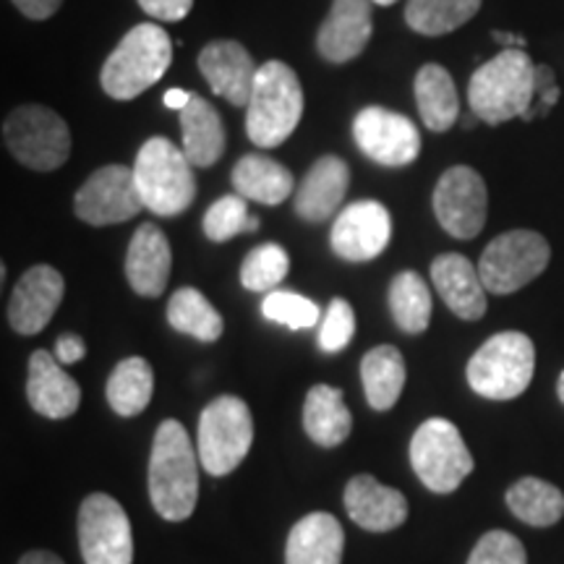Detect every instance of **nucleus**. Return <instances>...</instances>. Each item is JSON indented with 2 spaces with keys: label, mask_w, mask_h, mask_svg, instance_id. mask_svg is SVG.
Here are the masks:
<instances>
[{
  "label": "nucleus",
  "mask_w": 564,
  "mask_h": 564,
  "mask_svg": "<svg viewBox=\"0 0 564 564\" xmlns=\"http://www.w3.org/2000/svg\"><path fill=\"white\" fill-rule=\"evenodd\" d=\"M150 499L167 523L188 520L199 502V468L194 444L183 423L162 421L154 432L150 455Z\"/></svg>",
  "instance_id": "nucleus-1"
},
{
  "label": "nucleus",
  "mask_w": 564,
  "mask_h": 564,
  "mask_svg": "<svg viewBox=\"0 0 564 564\" xmlns=\"http://www.w3.org/2000/svg\"><path fill=\"white\" fill-rule=\"evenodd\" d=\"M535 100V63L520 47H505L468 82V102L478 121L502 126L523 118Z\"/></svg>",
  "instance_id": "nucleus-2"
},
{
  "label": "nucleus",
  "mask_w": 564,
  "mask_h": 564,
  "mask_svg": "<svg viewBox=\"0 0 564 564\" xmlns=\"http://www.w3.org/2000/svg\"><path fill=\"white\" fill-rule=\"evenodd\" d=\"M173 63V42L162 26L137 24L108 55L100 70L105 95L126 102L154 87Z\"/></svg>",
  "instance_id": "nucleus-3"
},
{
  "label": "nucleus",
  "mask_w": 564,
  "mask_h": 564,
  "mask_svg": "<svg viewBox=\"0 0 564 564\" xmlns=\"http://www.w3.org/2000/svg\"><path fill=\"white\" fill-rule=\"evenodd\" d=\"M303 116V89L299 74L282 61H267L259 68L249 108H246V133L251 144L272 150L291 139Z\"/></svg>",
  "instance_id": "nucleus-4"
},
{
  "label": "nucleus",
  "mask_w": 564,
  "mask_h": 564,
  "mask_svg": "<svg viewBox=\"0 0 564 564\" xmlns=\"http://www.w3.org/2000/svg\"><path fill=\"white\" fill-rule=\"evenodd\" d=\"M133 178L144 209L158 217L183 215L196 199L194 165L181 147L165 137H152L141 144Z\"/></svg>",
  "instance_id": "nucleus-5"
},
{
  "label": "nucleus",
  "mask_w": 564,
  "mask_h": 564,
  "mask_svg": "<svg viewBox=\"0 0 564 564\" xmlns=\"http://www.w3.org/2000/svg\"><path fill=\"white\" fill-rule=\"evenodd\" d=\"M535 371L533 340L523 333H499L468 361V384L486 400H514L531 384Z\"/></svg>",
  "instance_id": "nucleus-6"
},
{
  "label": "nucleus",
  "mask_w": 564,
  "mask_h": 564,
  "mask_svg": "<svg viewBox=\"0 0 564 564\" xmlns=\"http://www.w3.org/2000/svg\"><path fill=\"white\" fill-rule=\"evenodd\" d=\"M411 465L419 481L434 494H453L474 474L476 463L460 429L447 419H429L411 440Z\"/></svg>",
  "instance_id": "nucleus-7"
},
{
  "label": "nucleus",
  "mask_w": 564,
  "mask_h": 564,
  "mask_svg": "<svg viewBox=\"0 0 564 564\" xmlns=\"http://www.w3.org/2000/svg\"><path fill=\"white\" fill-rule=\"evenodd\" d=\"M253 444L249 405L236 394H220L199 415V460L209 476H228L246 460Z\"/></svg>",
  "instance_id": "nucleus-8"
},
{
  "label": "nucleus",
  "mask_w": 564,
  "mask_h": 564,
  "mask_svg": "<svg viewBox=\"0 0 564 564\" xmlns=\"http://www.w3.org/2000/svg\"><path fill=\"white\" fill-rule=\"evenodd\" d=\"M3 141L21 165L37 173L58 171L70 154V131L45 105H21L3 123Z\"/></svg>",
  "instance_id": "nucleus-9"
},
{
  "label": "nucleus",
  "mask_w": 564,
  "mask_h": 564,
  "mask_svg": "<svg viewBox=\"0 0 564 564\" xmlns=\"http://www.w3.org/2000/svg\"><path fill=\"white\" fill-rule=\"evenodd\" d=\"M549 259H552V249L541 232L507 230L486 246L478 272H481L486 291L510 295L539 278L549 267Z\"/></svg>",
  "instance_id": "nucleus-10"
},
{
  "label": "nucleus",
  "mask_w": 564,
  "mask_h": 564,
  "mask_svg": "<svg viewBox=\"0 0 564 564\" xmlns=\"http://www.w3.org/2000/svg\"><path fill=\"white\" fill-rule=\"evenodd\" d=\"M84 564H133L131 520L110 494H89L79 507Z\"/></svg>",
  "instance_id": "nucleus-11"
},
{
  "label": "nucleus",
  "mask_w": 564,
  "mask_h": 564,
  "mask_svg": "<svg viewBox=\"0 0 564 564\" xmlns=\"http://www.w3.org/2000/svg\"><path fill=\"white\" fill-rule=\"evenodd\" d=\"M434 215L449 236L470 241L484 230L489 215V192L474 167L455 165L442 173L434 188Z\"/></svg>",
  "instance_id": "nucleus-12"
},
{
  "label": "nucleus",
  "mask_w": 564,
  "mask_h": 564,
  "mask_svg": "<svg viewBox=\"0 0 564 564\" xmlns=\"http://www.w3.org/2000/svg\"><path fill=\"white\" fill-rule=\"evenodd\" d=\"M141 209H144V202L139 196L133 167L118 165V162L91 173L74 196L76 217L95 228L131 220Z\"/></svg>",
  "instance_id": "nucleus-13"
},
{
  "label": "nucleus",
  "mask_w": 564,
  "mask_h": 564,
  "mask_svg": "<svg viewBox=\"0 0 564 564\" xmlns=\"http://www.w3.org/2000/svg\"><path fill=\"white\" fill-rule=\"evenodd\" d=\"M352 139L366 158L384 167H403L419 160L421 133L411 118L379 108H364L352 121Z\"/></svg>",
  "instance_id": "nucleus-14"
},
{
  "label": "nucleus",
  "mask_w": 564,
  "mask_h": 564,
  "mask_svg": "<svg viewBox=\"0 0 564 564\" xmlns=\"http://www.w3.org/2000/svg\"><path fill=\"white\" fill-rule=\"evenodd\" d=\"M392 241V217L384 204L366 199L345 207L329 232V243L345 262H371Z\"/></svg>",
  "instance_id": "nucleus-15"
},
{
  "label": "nucleus",
  "mask_w": 564,
  "mask_h": 564,
  "mask_svg": "<svg viewBox=\"0 0 564 564\" xmlns=\"http://www.w3.org/2000/svg\"><path fill=\"white\" fill-rule=\"evenodd\" d=\"M66 282L51 264H37L21 274L9 301V324L19 335H40L58 312Z\"/></svg>",
  "instance_id": "nucleus-16"
},
{
  "label": "nucleus",
  "mask_w": 564,
  "mask_h": 564,
  "mask_svg": "<svg viewBox=\"0 0 564 564\" xmlns=\"http://www.w3.org/2000/svg\"><path fill=\"white\" fill-rule=\"evenodd\" d=\"M202 76L217 97H225L236 108H249L253 82H257V63L241 42L215 40L196 58Z\"/></svg>",
  "instance_id": "nucleus-17"
},
{
  "label": "nucleus",
  "mask_w": 564,
  "mask_h": 564,
  "mask_svg": "<svg viewBox=\"0 0 564 564\" xmlns=\"http://www.w3.org/2000/svg\"><path fill=\"white\" fill-rule=\"evenodd\" d=\"M26 400L42 419H70L82 405V387L63 371L53 352L34 350L30 356V377H26Z\"/></svg>",
  "instance_id": "nucleus-18"
},
{
  "label": "nucleus",
  "mask_w": 564,
  "mask_h": 564,
  "mask_svg": "<svg viewBox=\"0 0 564 564\" xmlns=\"http://www.w3.org/2000/svg\"><path fill=\"white\" fill-rule=\"evenodd\" d=\"M345 510L358 528L371 533H387L408 520V499L403 491L379 484L369 474L352 476L343 494Z\"/></svg>",
  "instance_id": "nucleus-19"
},
{
  "label": "nucleus",
  "mask_w": 564,
  "mask_h": 564,
  "mask_svg": "<svg viewBox=\"0 0 564 564\" xmlns=\"http://www.w3.org/2000/svg\"><path fill=\"white\" fill-rule=\"evenodd\" d=\"M371 0H335L316 34V51L329 63H348L371 40Z\"/></svg>",
  "instance_id": "nucleus-20"
},
{
  "label": "nucleus",
  "mask_w": 564,
  "mask_h": 564,
  "mask_svg": "<svg viewBox=\"0 0 564 564\" xmlns=\"http://www.w3.org/2000/svg\"><path fill=\"white\" fill-rule=\"evenodd\" d=\"M171 270L173 251L165 232L152 223L139 225L126 253V278L131 291L144 299H160L171 280Z\"/></svg>",
  "instance_id": "nucleus-21"
},
{
  "label": "nucleus",
  "mask_w": 564,
  "mask_h": 564,
  "mask_svg": "<svg viewBox=\"0 0 564 564\" xmlns=\"http://www.w3.org/2000/svg\"><path fill=\"white\" fill-rule=\"evenodd\" d=\"M350 186V167L337 154H324L295 188V215L306 223H324L343 207Z\"/></svg>",
  "instance_id": "nucleus-22"
},
{
  "label": "nucleus",
  "mask_w": 564,
  "mask_h": 564,
  "mask_svg": "<svg viewBox=\"0 0 564 564\" xmlns=\"http://www.w3.org/2000/svg\"><path fill=\"white\" fill-rule=\"evenodd\" d=\"M432 282L455 316L478 322L486 314V285L478 267L463 253H442L432 262Z\"/></svg>",
  "instance_id": "nucleus-23"
},
{
  "label": "nucleus",
  "mask_w": 564,
  "mask_h": 564,
  "mask_svg": "<svg viewBox=\"0 0 564 564\" xmlns=\"http://www.w3.org/2000/svg\"><path fill=\"white\" fill-rule=\"evenodd\" d=\"M345 531L329 512L301 518L288 533L285 564H343Z\"/></svg>",
  "instance_id": "nucleus-24"
},
{
  "label": "nucleus",
  "mask_w": 564,
  "mask_h": 564,
  "mask_svg": "<svg viewBox=\"0 0 564 564\" xmlns=\"http://www.w3.org/2000/svg\"><path fill=\"white\" fill-rule=\"evenodd\" d=\"M181 150L194 167H212L225 154V126L212 102L194 95L181 110Z\"/></svg>",
  "instance_id": "nucleus-25"
},
{
  "label": "nucleus",
  "mask_w": 564,
  "mask_h": 564,
  "mask_svg": "<svg viewBox=\"0 0 564 564\" xmlns=\"http://www.w3.org/2000/svg\"><path fill=\"white\" fill-rule=\"evenodd\" d=\"M230 181L236 194L249 202L267 204V207H278L299 188L293 173L282 162L264 158V154H243L232 167Z\"/></svg>",
  "instance_id": "nucleus-26"
},
{
  "label": "nucleus",
  "mask_w": 564,
  "mask_h": 564,
  "mask_svg": "<svg viewBox=\"0 0 564 564\" xmlns=\"http://www.w3.org/2000/svg\"><path fill=\"white\" fill-rule=\"evenodd\" d=\"M303 429L308 440L324 449L340 447L350 436L352 419L343 392L329 384H314L303 403Z\"/></svg>",
  "instance_id": "nucleus-27"
},
{
  "label": "nucleus",
  "mask_w": 564,
  "mask_h": 564,
  "mask_svg": "<svg viewBox=\"0 0 564 564\" xmlns=\"http://www.w3.org/2000/svg\"><path fill=\"white\" fill-rule=\"evenodd\" d=\"M415 105H419V116L429 131L444 133L449 131L460 116V100H457V89L449 70L440 63H426L419 68L413 82Z\"/></svg>",
  "instance_id": "nucleus-28"
},
{
  "label": "nucleus",
  "mask_w": 564,
  "mask_h": 564,
  "mask_svg": "<svg viewBox=\"0 0 564 564\" xmlns=\"http://www.w3.org/2000/svg\"><path fill=\"white\" fill-rule=\"evenodd\" d=\"M405 358L394 345H377L361 358V382L373 411H390L405 387Z\"/></svg>",
  "instance_id": "nucleus-29"
},
{
  "label": "nucleus",
  "mask_w": 564,
  "mask_h": 564,
  "mask_svg": "<svg viewBox=\"0 0 564 564\" xmlns=\"http://www.w3.org/2000/svg\"><path fill=\"white\" fill-rule=\"evenodd\" d=\"M154 392V371L152 364L141 356L123 358L108 379V405L121 419H133L150 405Z\"/></svg>",
  "instance_id": "nucleus-30"
},
{
  "label": "nucleus",
  "mask_w": 564,
  "mask_h": 564,
  "mask_svg": "<svg viewBox=\"0 0 564 564\" xmlns=\"http://www.w3.org/2000/svg\"><path fill=\"white\" fill-rule=\"evenodd\" d=\"M507 507L525 525L549 528L564 518V494L544 478L528 476L507 489Z\"/></svg>",
  "instance_id": "nucleus-31"
},
{
  "label": "nucleus",
  "mask_w": 564,
  "mask_h": 564,
  "mask_svg": "<svg viewBox=\"0 0 564 564\" xmlns=\"http://www.w3.org/2000/svg\"><path fill=\"white\" fill-rule=\"evenodd\" d=\"M167 322L175 333L196 337L199 343H217L223 337L225 322L220 312L196 288H178L167 303Z\"/></svg>",
  "instance_id": "nucleus-32"
},
{
  "label": "nucleus",
  "mask_w": 564,
  "mask_h": 564,
  "mask_svg": "<svg viewBox=\"0 0 564 564\" xmlns=\"http://www.w3.org/2000/svg\"><path fill=\"white\" fill-rule=\"evenodd\" d=\"M390 312L405 335L426 333L432 324V293L419 272L394 274L390 282Z\"/></svg>",
  "instance_id": "nucleus-33"
},
{
  "label": "nucleus",
  "mask_w": 564,
  "mask_h": 564,
  "mask_svg": "<svg viewBox=\"0 0 564 564\" xmlns=\"http://www.w3.org/2000/svg\"><path fill=\"white\" fill-rule=\"evenodd\" d=\"M481 9V0H408L405 21L423 37H442L468 24Z\"/></svg>",
  "instance_id": "nucleus-34"
},
{
  "label": "nucleus",
  "mask_w": 564,
  "mask_h": 564,
  "mask_svg": "<svg viewBox=\"0 0 564 564\" xmlns=\"http://www.w3.org/2000/svg\"><path fill=\"white\" fill-rule=\"evenodd\" d=\"M291 270L288 251L278 243H262L241 264V285L251 293H272Z\"/></svg>",
  "instance_id": "nucleus-35"
},
{
  "label": "nucleus",
  "mask_w": 564,
  "mask_h": 564,
  "mask_svg": "<svg viewBox=\"0 0 564 564\" xmlns=\"http://www.w3.org/2000/svg\"><path fill=\"white\" fill-rule=\"evenodd\" d=\"M246 202L241 194H228V196H220L212 207L207 209V215H204V236L209 238V241L215 243H225L230 241V238H236L238 232L249 230V207H246Z\"/></svg>",
  "instance_id": "nucleus-36"
},
{
  "label": "nucleus",
  "mask_w": 564,
  "mask_h": 564,
  "mask_svg": "<svg viewBox=\"0 0 564 564\" xmlns=\"http://www.w3.org/2000/svg\"><path fill=\"white\" fill-rule=\"evenodd\" d=\"M262 314L270 322L285 324L288 329H308L319 322V306L306 295L293 291H272L262 301Z\"/></svg>",
  "instance_id": "nucleus-37"
},
{
  "label": "nucleus",
  "mask_w": 564,
  "mask_h": 564,
  "mask_svg": "<svg viewBox=\"0 0 564 564\" xmlns=\"http://www.w3.org/2000/svg\"><path fill=\"white\" fill-rule=\"evenodd\" d=\"M356 335V314L345 299L329 301L319 327V348L324 352H340L350 345Z\"/></svg>",
  "instance_id": "nucleus-38"
},
{
  "label": "nucleus",
  "mask_w": 564,
  "mask_h": 564,
  "mask_svg": "<svg viewBox=\"0 0 564 564\" xmlns=\"http://www.w3.org/2000/svg\"><path fill=\"white\" fill-rule=\"evenodd\" d=\"M468 564H528V554L518 535L507 531H489L478 539V544L468 556Z\"/></svg>",
  "instance_id": "nucleus-39"
},
{
  "label": "nucleus",
  "mask_w": 564,
  "mask_h": 564,
  "mask_svg": "<svg viewBox=\"0 0 564 564\" xmlns=\"http://www.w3.org/2000/svg\"><path fill=\"white\" fill-rule=\"evenodd\" d=\"M141 11L158 21H181L194 9V0H139Z\"/></svg>",
  "instance_id": "nucleus-40"
},
{
  "label": "nucleus",
  "mask_w": 564,
  "mask_h": 564,
  "mask_svg": "<svg viewBox=\"0 0 564 564\" xmlns=\"http://www.w3.org/2000/svg\"><path fill=\"white\" fill-rule=\"evenodd\" d=\"M84 356H87V345H84L79 335H61L58 343H55V358L63 366L79 364Z\"/></svg>",
  "instance_id": "nucleus-41"
},
{
  "label": "nucleus",
  "mask_w": 564,
  "mask_h": 564,
  "mask_svg": "<svg viewBox=\"0 0 564 564\" xmlns=\"http://www.w3.org/2000/svg\"><path fill=\"white\" fill-rule=\"evenodd\" d=\"M11 3L17 6V9L24 13L26 19L45 21V19H51L53 13L61 9L63 0H11Z\"/></svg>",
  "instance_id": "nucleus-42"
},
{
  "label": "nucleus",
  "mask_w": 564,
  "mask_h": 564,
  "mask_svg": "<svg viewBox=\"0 0 564 564\" xmlns=\"http://www.w3.org/2000/svg\"><path fill=\"white\" fill-rule=\"evenodd\" d=\"M19 564H66L58 554L45 552V549H34V552H26L21 556Z\"/></svg>",
  "instance_id": "nucleus-43"
},
{
  "label": "nucleus",
  "mask_w": 564,
  "mask_h": 564,
  "mask_svg": "<svg viewBox=\"0 0 564 564\" xmlns=\"http://www.w3.org/2000/svg\"><path fill=\"white\" fill-rule=\"evenodd\" d=\"M556 79H554V70L549 66H535V97L544 95V91L554 89Z\"/></svg>",
  "instance_id": "nucleus-44"
},
{
  "label": "nucleus",
  "mask_w": 564,
  "mask_h": 564,
  "mask_svg": "<svg viewBox=\"0 0 564 564\" xmlns=\"http://www.w3.org/2000/svg\"><path fill=\"white\" fill-rule=\"evenodd\" d=\"M192 97H194L192 91L186 89H167L165 97H162V102H165L171 110H183L188 102H192Z\"/></svg>",
  "instance_id": "nucleus-45"
},
{
  "label": "nucleus",
  "mask_w": 564,
  "mask_h": 564,
  "mask_svg": "<svg viewBox=\"0 0 564 564\" xmlns=\"http://www.w3.org/2000/svg\"><path fill=\"white\" fill-rule=\"evenodd\" d=\"M491 40H497V42H502L505 47H520V51H523L525 47V40L520 37V34H510V32H491Z\"/></svg>",
  "instance_id": "nucleus-46"
},
{
  "label": "nucleus",
  "mask_w": 564,
  "mask_h": 564,
  "mask_svg": "<svg viewBox=\"0 0 564 564\" xmlns=\"http://www.w3.org/2000/svg\"><path fill=\"white\" fill-rule=\"evenodd\" d=\"M556 394H560L562 405H564V371L560 373V382H556Z\"/></svg>",
  "instance_id": "nucleus-47"
},
{
  "label": "nucleus",
  "mask_w": 564,
  "mask_h": 564,
  "mask_svg": "<svg viewBox=\"0 0 564 564\" xmlns=\"http://www.w3.org/2000/svg\"><path fill=\"white\" fill-rule=\"evenodd\" d=\"M373 6H392V3H398V0H371Z\"/></svg>",
  "instance_id": "nucleus-48"
},
{
  "label": "nucleus",
  "mask_w": 564,
  "mask_h": 564,
  "mask_svg": "<svg viewBox=\"0 0 564 564\" xmlns=\"http://www.w3.org/2000/svg\"><path fill=\"white\" fill-rule=\"evenodd\" d=\"M257 228H259V220H257V217H251V223H249V232H253Z\"/></svg>",
  "instance_id": "nucleus-49"
}]
</instances>
